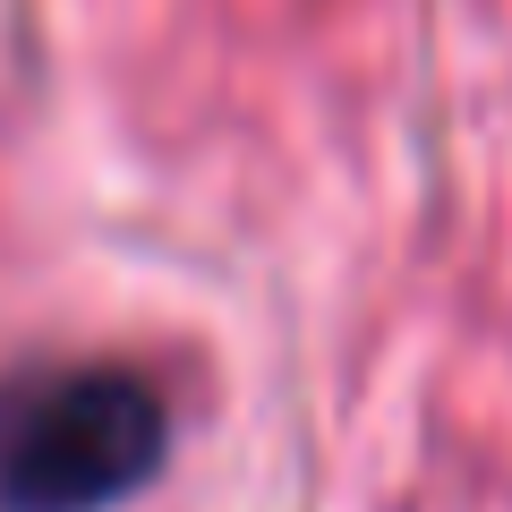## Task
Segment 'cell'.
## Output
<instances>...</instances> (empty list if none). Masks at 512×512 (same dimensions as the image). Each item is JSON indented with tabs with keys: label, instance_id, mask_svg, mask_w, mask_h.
<instances>
[{
	"label": "cell",
	"instance_id": "1",
	"mask_svg": "<svg viewBox=\"0 0 512 512\" xmlns=\"http://www.w3.org/2000/svg\"><path fill=\"white\" fill-rule=\"evenodd\" d=\"M171 410L137 367H18L0 376V512H120L154 487Z\"/></svg>",
	"mask_w": 512,
	"mask_h": 512
}]
</instances>
